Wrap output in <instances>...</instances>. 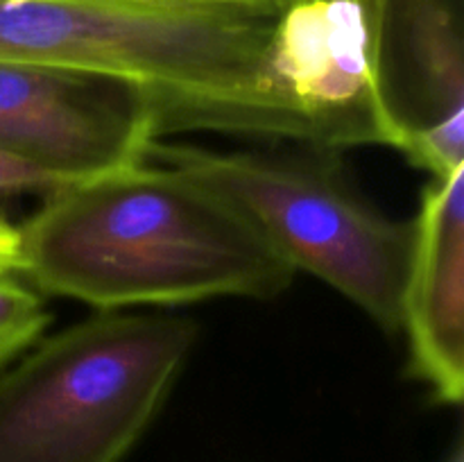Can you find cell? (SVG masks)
<instances>
[{"mask_svg":"<svg viewBox=\"0 0 464 462\" xmlns=\"http://www.w3.org/2000/svg\"><path fill=\"white\" fill-rule=\"evenodd\" d=\"M16 229L18 276L100 311L270 299L297 272L229 199L150 159L48 190Z\"/></svg>","mask_w":464,"mask_h":462,"instance_id":"obj_1","label":"cell"},{"mask_svg":"<svg viewBox=\"0 0 464 462\" xmlns=\"http://www.w3.org/2000/svg\"><path fill=\"white\" fill-rule=\"evenodd\" d=\"M276 21V0H0V59L136 82L161 134L297 140L272 91Z\"/></svg>","mask_w":464,"mask_h":462,"instance_id":"obj_2","label":"cell"},{"mask_svg":"<svg viewBox=\"0 0 464 462\" xmlns=\"http://www.w3.org/2000/svg\"><path fill=\"white\" fill-rule=\"evenodd\" d=\"M195 340L188 317L104 311L30 347L0 371V462H122Z\"/></svg>","mask_w":464,"mask_h":462,"instance_id":"obj_3","label":"cell"},{"mask_svg":"<svg viewBox=\"0 0 464 462\" xmlns=\"http://www.w3.org/2000/svg\"><path fill=\"white\" fill-rule=\"evenodd\" d=\"M315 157L220 152L152 140L145 159L177 168L238 207L295 270L311 272L390 333L401 331L412 225L358 197Z\"/></svg>","mask_w":464,"mask_h":462,"instance_id":"obj_4","label":"cell"},{"mask_svg":"<svg viewBox=\"0 0 464 462\" xmlns=\"http://www.w3.org/2000/svg\"><path fill=\"white\" fill-rule=\"evenodd\" d=\"M157 100L125 77L0 59V154L75 184L143 161Z\"/></svg>","mask_w":464,"mask_h":462,"instance_id":"obj_5","label":"cell"},{"mask_svg":"<svg viewBox=\"0 0 464 462\" xmlns=\"http://www.w3.org/2000/svg\"><path fill=\"white\" fill-rule=\"evenodd\" d=\"M379 84L394 148L433 177L464 168L462 0H390Z\"/></svg>","mask_w":464,"mask_h":462,"instance_id":"obj_6","label":"cell"},{"mask_svg":"<svg viewBox=\"0 0 464 462\" xmlns=\"http://www.w3.org/2000/svg\"><path fill=\"white\" fill-rule=\"evenodd\" d=\"M412 225L401 293L411 367L442 403L464 394V168L433 177Z\"/></svg>","mask_w":464,"mask_h":462,"instance_id":"obj_7","label":"cell"},{"mask_svg":"<svg viewBox=\"0 0 464 462\" xmlns=\"http://www.w3.org/2000/svg\"><path fill=\"white\" fill-rule=\"evenodd\" d=\"M48 320L39 290L16 272H0V371L34 347Z\"/></svg>","mask_w":464,"mask_h":462,"instance_id":"obj_8","label":"cell"},{"mask_svg":"<svg viewBox=\"0 0 464 462\" xmlns=\"http://www.w3.org/2000/svg\"><path fill=\"white\" fill-rule=\"evenodd\" d=\"M53 190L57 186L48 179L45 175H41L34 168L25 166V163L16 161L12 157H5L0 154V195L3 193H21V190Z\"/></svg>","mask_w":464,"mask_h":462,"instance_id":"obj_9","label":"cell"},{"mask_svg":"<svg viewBox=\"0 0 464 462\" xmlns=\"http://www.w3.org/2000/svg\"><path fill=\"white\" fill-rule=\"evenodd\" d=\"M299 3H317V0H276L279 7H288V5H299ZM338 3H347L361 9V12L367 16V21L372 23V27L381 34V41H383L385 16H388L390 0H338Z\"/></svg>","mask_w":464,"mask_h":462,"instance_id":"obj_10","label":"cell"},{"mask_svg":"<svg viewBox=\"0 0 464 462\" xmlns=\"http://www.w3.org/2000/svg\"><path fill=\"white\" fill-rule=\"evenodd\" d=\"M18 270V229L0 216V272Z\"/></svg>","mask_w":464,"mask_h":462,"instance_id":"obj_11","label":"cell"},{"mask_svg":"<svg viewBox=\"0 0 464 462\" xmlns=\"http://www.w3.org/2000/svg\"><path fill=\"white\" fill-rule=\"evenodd\" d=\"M456 462H460V460H456Z\"/></svg>","mask_w":464,"mask_h":462,"instance_id":"obj_12","label":"cell"}]
</instances>
